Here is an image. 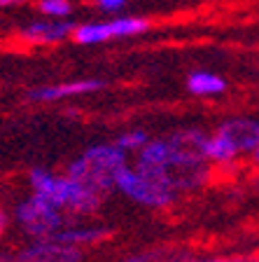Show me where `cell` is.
I'll list each match as a JSON object with an SVG mask.
<instances>
[{"label": "cell", "instance_id": "6da1fadb", "mask_svg": "<svg viewBox=\"0 0 259 262\" xmlns=\"http://www.w3.org/2000/svg\"><path fill=\"white\" fill-rule=\"evenodd\" d=\"M126 166L124 150L117 145H96L68 166V176L84 187L105 194L117 183L119 171Z\"/></svg>", "mask_w": 259, "mask_h": 262}, {"label": "cell", "instance_id": "7a4b0ae2", "mask_svg": "<svg viewBox=\"0 0 259 262\" xmlns=\"http://www.w3.org/2000/svg\"><path fill=\"white\" fill-rule=\"evenodd\" d=\"M31 183L35 194L42 196L44 202L54 204V206H68L77 213H93L101 206V196L98 192L84 187L82 183L68 178H54L52 173L42 169H35L31 173Z\"/></svg>", "mask_w": 259, "mask_h": 262}, {"label": "cell", "instance_id": "3957f363", "mask_svg": "<svg viewBox=\"0 0 259 262\" xmlns=\"http://www.w3.org/2000/svg\"><path fill=\"white\" fill-rule=\"evenodd\" d=\"M114 185L119 190L124 192L126 196L135 199L138 204H145V206H154V208H161V206H168V204L175 202V190L159 180H152L147 176H143L140 171L135 169H122L117 176V183Z\"/></svg>", "mask_w": 259, "mask_h": 262}, {"label": "cell", "instance_id": "277c9868", "mask_svg": "<svg viewBox=\"0 0 259 262\" xmlns=\"http://www.w3.org/2000/svg\"><path fill=\"white\" fill-rule=\"evenodd\" d=\"M16 220L23 225V229H26L28 234L38 236V239L52 236L54 232H59L61 223H63L59 206L44 202L42 196H38V194L26 199L21 206L16 208Z\"/></svg>", "mask_w": 259, "mask_h": 262}, {"label": "cell", "instance_id": "5b68a950", "mask_svg": "<svg viewBox=\"0 0 259 262\" xmlns=\"http://www.w3.org/2000/svg\"><path fill=\"white\" fill-rule=\"evenodd\" d=\"M16 262H82V251L73 244H63L47 236L19 253Z\"/></svg>", "mask_w": 259, "mask_h": 262}, {"label": "cell", "instance_id": "8992f818", "mask_svg": "<svg viewBox=\"0 0 259 262\" xmlns=\"http://www.w3.org/2000/svg\"><path fill=\"white\" fill-rule=\"evenodd\" d=\"M75 24L65 19H54V21H31L21 28V38L26 42L35 45H54L73 35Z\"/></svg>", "mask_w": 259, "mask_h": 262}, {"label": "cell", "instance_id": "52a82bcc", "mask_svg": "<svg viewBox=\"0 0 259 262\" xmlns=\"http://www.w3.org/2000/svg\"><path fill=\"white\" fill-rule=\"evenodd\" d=\"M217 134L227 138L236 147V152H254V147L259 145V124L252 120H229Z\"/></svg>", "mask_w": 259, "mask_h": 262}, {"label": "cell", "instance_id": "ba28073f", "mask_svg": "<svg viewBox=\"0 0 259 262\" xmlns=\"http://www.w3.org/2000/svg\"><path fill=\"white\" fill-rule=\"evenodd\" d=\"M205 143L208 138L196 129H187V131H178L175 136L168 138V145L178 157L184 159H194V162H205Z\"/></svg>", "mask_w": 259, "mask_h": 262}, {"label": "cell", "instance_id": "9c48e42d", "mask_svg": "<svg viewBox=\"0 0 259 262\" xmlns=\"http://www.w3.org/2000/svg\"><path fill=\"white\" fill-rule=\"evenodd\" d=\"M105 87L103 80H77V82H65V84H56V87H42L31 92V98L35 101H56V98L65 96H80V94L98 92Z\"/></svg>", "mask_w": 259, "mask_h": 262}, {"label": "cell", "instance_id": "30bf717a", "mask_svg": "<svg viewBox=\"0 0 259 262\" xmlns=\"http://www.w3.org/2000/svg\"><path fill=\"white\" fill-rule=\"evenodd\" d=\"M110 236V229L105 227H70V229H61V232H54L52 239L63 241V244H96V241Z\"/></svg>", "mask_w": 259, "mask_h": 262}, {"label": "cell", "instance_id": "8fae6325", "mask_svg": "<svg viewBox=\"0 0 259 262\" xmlns=\"http://www.w3.org/2000/svg\"><path fill=\"white\" fill-rule=\"evenodd\" d=\"M73 38H75L77 45H101V42H108V40L114 38V35H112L110 21H93V24L75 26Z\"/></svg>", "mask_w": 259, "mask_h": 262}, {"label": "cell", "instance_id": "7c38bea8", "mask_svg": "<svg viewBox=\"0 0 259 262\" xmlns=\"http://www.w3.org/2000/svg\"><path fill=\"white\" fill-rule=\"evenodd\" d=\"M187 84L189 92L196 96H215V94H222L227 89V82L213 73H194V75H189Z\"/></svg>", "mask_w": 259, "mask_h": 262}, {"label": "cell", "instance_id": "4fadbf2b", "mask_svg": "<svg viewBox=\"0 0 259 262\" xmlns=\"http://www.w3.org/2000/svg\"><path fill=\"white\" fill-rule=\"evenodd\" d=\"M187 251L182 248H154L150 253H138V255H131L122 262H189Z\"/></svg>", "mask_w": 259, "mask_h": 262}, {"label": "cell", "instance_id": "5bb4252c", "mask_svg": "<svg viewBox=\"0 0 259 262\" xmlns=\"http://www.w3.org/2000/svg\"><path fill=\"white\" fill-rule=\"evenodd\" d=\"M110 26H112L114 38H131V35H138V33L147 31L150 21L140 19V16H119V19L110 21Z\"/></svg>", "mask_w": 259, "mask_h": 262}, {"label": "cell", "instance_id": "9a60e30c", "mask_svg": "<svg viewBox=\"0 0 259 262\" xmlns=\"http://www.w3.org/2000/svg\"><path fill=\"white\" fill-rule=\"evenodd\" d=\"M236 155H238L236 147H233L227 138L222 136V134L208 138V143H205V157H208V159H215V162H227V159H233Z\"/></svg>", "mask_w": 259, "mask_h": 262}, {"label": "cell", "instance_id": "2e32d148", "mask_svg": "<svg viewBox=\"0 0 259 262\" xmlns=\"http://www.w3.org/2000/svg\"><path fill=\"white\" fill-rule=\"evenodd\" d=\"M38 10L52 19H65L73 12L70 0H38Z\"/></svg>", "mask_w": 259, "mask_h": 262}, {"label": "cell", "instance_id": "e0dca14e", "mask_svg": "<svg viewBox=\"0 0 259 262\" xmlns=\"http://www.w3.org/2000/svg\"><path fill=\"white\" fill-rule=\"evenodd\" d=\"M147 143V136L143 131H131V134H124V136L117 138V147L122 150H135V147H143Z\"/></svg>", "mask_w": 259, "mask_h": 262}, {"label": "cell", "instance_id": "ac0fdd59", "mask_svg": "<svg viewBox=\"0 0 259 262\" xmlns=\"http://www.w3.org/2000/svg\"><path fill=\"white\" fill-rule=\"evenodd\" d=\"M96 5L103 12H117L126 5V0H96Z\"/></svg>", "mask_w": 259, "mask_h": 262}, {"label": "cell", "instance_id": "d6986e66", "mask_svg": "<svg viewBox=\"0 0 259 262\" xmlns=\"http://www.w3.org/2000/svg\"><path fill=\"white\" fill-rule=\"evenodd\" d=\"M189 262H194V260H189ZM201 262H252V260L243 255H236V257H217V260H201Z\"/></svg>", "mask_w": 259, "mask_h": 262}, {"label": "cell", "instance_id": "ffe728a7", "mask_svg": "<svg viewBox=\"0 0 259 262\" xmlns=\"http://www.w3.org/2000/svg\"><path fill=\"white\" fill-rule=\"evenodd\" d=\"M23 0H0V10H7V7H16L21 5Z\"/></svg>", "mask_w": 259, "mask_h": 262}, {"label": "cell", "instance_id": "44dd1931", "mask_svg": "<svg viewBox=\"0 0 259 262\" xmlns=\"http://www.w3.org/2000/svg\"><path fill=\"white\" fill-rule=\"evenodd\" d=\"M5 227H7V218H5V213L0 211V234L5 232Z\"/></svg>", "mask_w": 259, "mask_h": 262}, {"label": "cell", "instance_id": "7402d4cb", "mask_svg": "<svg viewBox=\"0 0 259 262\" xmlns=\"http://www.w3.org/2000/svg\"><path fill=\"white\" fill-rule=\"evenodd\" d=\"M0 262H16V257L7 255V253H0Z\"/></svg>", "mask_w": 259, "mask_h": 262}, {"label": "cell", "instance_id": "603a6c76", "mask_svg": "<svg viewBox=\"0 0 259 262\" xmlns=\"http://www.w3.org/2000/svg\"><path fill=\"white\" fill-rule=\"evenodd\" d=\"M254 159H257V162H259V145L254 147Z\"/></svg>", "mask_w": 259, "mask_h": 262}]
</instances>
